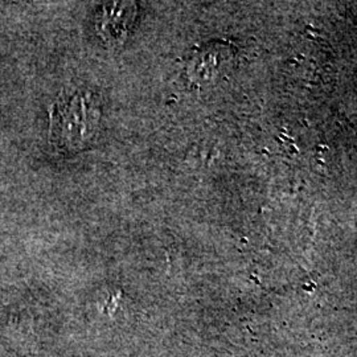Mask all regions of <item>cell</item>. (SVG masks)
<instances>
[{"mask_svg":"<svg viewBox=\"0 0 357 357\" xmlns=\"http://www.w3.org/2000/svg\"><path fill=\"white\" fill-rule=\"evenodd\" d=\"M51 121L52 139L60 149L82 150L97 134L101 103L93 91L79 90L54 105Z\"/></svg>","mask_w":357,"mask_h":357,"instance_id":"6da1fadb","label":"cell"},{"mask_svg":"<svg viewBox=\"0 0 357 357\" xmlns=\"http://www.w3.org/2000/svg\"><path fill=\"white\" fill-rule=\"evenodd\" d=\"M132 3H112L105 6L102 13L98 16V28L100 33H106L112 38H121L119 36L126 32L134 19V7Z\"/></svg>","mask_w":357,"mask_h":357,"instance_id":"7a4b0ae2","label":"cell"}]
</instances>
